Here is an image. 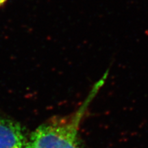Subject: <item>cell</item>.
<instances>
[{"label": "cell", "instance_id": "cell-1", "mask_svg": "<svg viewBox=\"0 0 148 148\" xmlns=\"http://www.w3.org/2000/svg\"><path fill=\"white\" fill-rule=\"evenodd\" d=\"M109 70L94 84L88 97L68 121L40 125L31 135L28 148H82L77 140L79 125L85 111L107 79Z\"/></svg>", "mask_w": 148, "mask_h": 148}, {"label": "cell", "instance_id": "cell-2", "mask_svg": "<svg viewBox=\"0 0 148 148\" xmlns=\"http://www.w3.org/2000/svg\"><path fill=\"white\" fill-rule=\"evenodd\" d=\"M28 140L17 122L0 119V148H28Z\"/></svg>", "mask_w": 148, "mask_h": 148}, {"label": "cell", "instance_id": "cell-3", "mask_svg": "<svg viewBox=\"0 0 148 148\" xmlns=\"http://www.w3.org/2000/svg\"><path fill=\"white\" fill-rule=\"evenodd\" d=\"M5 1V0H0V5H2L3 3H4Z\"/></svg>", "mask_w": 148, "mask_h": 148}]
</instances>
